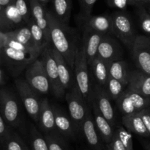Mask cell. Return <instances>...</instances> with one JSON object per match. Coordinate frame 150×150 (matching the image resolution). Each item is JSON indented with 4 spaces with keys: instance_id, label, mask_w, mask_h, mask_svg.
Returning <instances> with one entry per match:
<instances>
[{
    "instance_id": "obj_42",
    "label": "cell",
    "mask_w": 150,
    "mask_h": 150,
    "mask_svg": "<svg viewBox=\"0 0 150 150\" xmlns=\"http://www.w3.org/2000/svg\"><path fill=\"white\" fill-rule=\"evenodd\" d=\"M9 41L8 32H5L0 30V49L2 50L5 46H7V42Z\"/></svg>"
},
{
    "instance_id": "obj_38",
    "label": "cell",
    "mask_w": 150,
    "mask_h": 150,
    "mask_svg": "<svg viewBox=\"0 0 150 150\" xmlns=\"http://www.w3.org/2000/svg\"><path fill=\"white\" fill-rule=\"evenodd\" d=\"M0 23L2 25L3 28L4 29V32H6L13 30V28L15 27L10 23V21L8 20L7 16H6L5 8L3 7L1 4H0Z\"/></svg>"
},
{
    "instance_id": "obj_52",
    "label": "cell",
    "mask_w": 150,
    "mask_h": 150,
    "mask_svg": "<svg viewBox=\"0 0 150 150\" xmlns=\"http://www.w3.org/2000/svg\"><path fill=\"white\" fill-rule=\"evenodd\" d=\"M0 63H1V61H0Z\"/></svg>"
},
{
    "instance_id": "obj_16",
    "label": "cell",
    "mask_w": 150,
    "mask_h": 150,
    "mask_svg": "<svg viewBox=\"0 0 150 150\" xmlns=\"http://www.w3.org/2000/svg\"><path fill=\"white\" fill-rule=\"evenodd\" d=\"M52 53L57 62L59 76L62 85L65 91H67V90L70 89L74 85H76V77H75V74H73L74 71L71 69L64 57L55 48H54L53 46Z\"/></svg>"
},
{
    "instance_id": "obj_1",
    "label": "cell",
    "mask_w": 150,
    "mask_h": 150,
    "mask_svg": "<svg viewBox=\"0 0 150 150\" xmlns=\"http://www.w3.org/2000/svg\"><path fill=\"white\" fill-rule=\"evenodd\" d=\"M48 19L51 45L64 57L74 71L75 60L81 44L77 32L69 24L59 21L48 10Z\"/></svg>"
},
{
    "instance_id": "obj_53",
    "label": "cell",
    "mask_w": 150,
    "mask_h": 150,
    "mask_svg": "<svg viewBox=\"0 0 150 150\" xmlns=\"http://www.w3.org/2000/svg\"><path fill=\"white\" fill-rule=\"evenodd\" d=\"M51 1H52V0H51Z\"/></svg>"
},
{
    "instance_id": "obj_34",
    "label": "cell",
    "mask_w": 150,
    "mask_h": 150,
    "mask_svg": "<svg viewBox=\"0 0 150 150\" xmlns=\"http://www.w3.org/2000/svg\"><path fill=\"white\" fill-rule=\"evenodd\" d=\"M5 12L8 20L15 27L19 28L24 26V25H26V24L23 21V18L18 12L14 4H10V5L5 7Z\"/></svg>"
},
{
    "instance_id": "obj_11",
    "label": "cell",
    "mask_w": 150,
    "mask_h": 150,
    "mask_svg": "<svg viewBox=\"0 0 150 150\" xmlns=\"http://www.w3.org/2000/svg\"><path fill=\"white\" fill-rule=\"evenodd\" d=\"M111 99L107 94L105 88L95 82L92 86V101L96 104L103 116L115 128V112L111 104Z\"/></svg>"
},
{
    "instance_id": "obj_4",
    "label": "cell",
    "mask_w": 150,
    "mask_h": 150,
    "mask_svg": "<svg viewBox=\"0 0 150 150\" xmlns=\"http://www.w3.org/2000/svg\"><path fill=\"white\" fill-rule=\"evenodd\" d=\"M40 56L35 51H24L5 46L1 50V60L6 63L13 76H18L21 72Z\"/></svg>"
},
{
    "instance_id": "obj_44",
    "label": "cell",
    "mask_w": 150,
    "mask_h": 150,
    "mask_svg": "<svg viewBox=\"0 0 150 150\" xmlns=\"http://www.w3.org/2000/svg\"><path fill=\"white\" fill-rule=\"evenodd\" d=\"M142 145L145 150H150V143L146 141H142Z\"/></svg>"
},
{
    "instance_id": "obj_23",
    "label": "cell",
    "mask_w": 150,
    "mask_h": 150,
    "mask_svg": "<svg viewBox=\"0 0 150 150\" xmlns=\"http://www.w3.org/2000/svg\"><path fill=\"white\" fill-rule=\"evenodd\" d=\"M89 66L90 75L93 76L95 82L105 87L108 78L110 77V63L102 60L97 56Z\"/></svg>"
},
{
    "instance_id": "obj_45",
    "label": "cell",
    "mask_w": 150,
    "mask_h": 150,
    "mask_svg": "<svg viewBox=\"0 0 150 150\" xmlns=\"http://www.w3.org/2000/svg\"><path fill=\"white\" fill-rule=\"evenodd\" d=\"M150 3V0H139V4L138 6L139 5H146V4H148ZM137 6V7H138Z\"/></svg>"
},
{
    "instance_id": "obj_19",
    "label": "cell",
    "mask_w": 150,
    "mask_h": 150,
    "mask_svg": "<svg viewBox=\"0 0 150 150\" xmlns=\"http://www.w3.org/2000/svg\"><path fill=\"white\" fill-rule=\"evenodd\" d=\"M92 109V116L95 126L98 131L101 139L106 145L111 141L114 133V127L109 123L108 120L100 112L99 109L93 101H92L90 105Z\"/></svg>"
},
{
    "instance_id": "obj_37",
    "label": "cell",
    "mask_w": 150,
    "mask_h": 150,
    "mask_svg": "<svg viewBox=\"0 0 150 150\" xmlns=\"http://www.w3.org/2000/svg\"><path fill=\"white\" fill-rule=\"evenodd\" d=\"M97 1L98 0H79L81 10L79 19H84L92 15V9Z\"/></svg>"
},
{
    "instance_id": "obj_36",
    "label": "cell",
    "mask_w": 150,
    "mask_h": 150,
    "mask_svg": "<svg viewBox=\"0 0 150 150\" xmlns=\"http://www.w3.org/2000/svg\"><path fill=\"white\" fill-rule=\"evenodd\" d=\"M14 4L19 14L21 16L25 23L27 24L32 18V13H31L29 0H15Z\"/></svg>"
},
{
    "instance_id": "obj_2",
    "label": "cell",
    "mask_w": 150,
    "mask_h": 150,
    "mask_svg": "<svg viewBox=\"0 0 150 150\" xmlns=\"http://www.w3.org/2000/svg\"><path fill=\"white\" fill-rule=\"evenodd\" d=\"M74 74L76 86L90 107L92 101V87L90 82L89 64L86 60L84 46L82 41H81L75 60Z\"/></svg>"
},
{
    "instance_id": "obj_9",
    "label": "cell",
    "mask_w": 150,
    "mask_h": 150,
    "mask_svg": "<svg viewBox=\"0 0 150 150\" xmlns=\"http://www.w3.org/2000/svg\"><path fill=\"white\" fill-rule=\"evenodd\" d=\"M25 79L38 94H47L51 91L49 80L40 57L26 69Z\"/></svg>"
},
{
    "instance_id": "obj_27",
    "label": "cell",
    "mask_w": 150,
    "mask_h": 150,
    "mask_svg": "<svg viewBox=\"0 0 150 150\" xmlns=\"http://www.w3.org/2000/svg\"><path fill=\"white\" fill-rule=\"evenodd\" d=\"M130 71L127 68V64L125 60H120L110 63V76L123 83L128 85Z\"/></svg>"
},
{
    "instance_id": "obj_30",
    "label": "cell",
    "mask_w": 150,
    "mask_h": 150,
    "mask_svg": "<svg viewBox=\"0 0 150 150\" xmlns=\"http://www.w3.org/2000/svg\"><path fill=\"white\" fill-rule=\"evenodd\" d=\"M29 139L32 150H49L48 143L42 132H40L34 124H31Z\"/></svg>"
},
{
    "instance_id": "obj_50",
    "label": "cell",
    "mask_w": 150,
    "mask_h": 150,
    "mask_svg": "<svg viewBox=\"0 0 150 150\" xmlns=\"http://www.w3.org/2000/svg\"><path fill=\"white\" fill-rule=\"evenodd\" d=\"M0 30H1V31H3V32H4V28H3L2 25L1 24V23H0Z\"/></svg>"
},
{
    "instance_id": "obj_47",
    "label": "cell",
    "mask_w": 150,
    "mask_h": 150,
    "mask_svg": "<svg viewBox=\"0 0 150 150\" xmlns=\"http://www.w3.org/2000/svg\"><path fill=\"white\" fill-rule=\"evenodd\" d=\"M38 1H39V2H40L42 5L45 6H45H46V4H48L49 1H51V0H38Z\"/></svg>"
},
{
    "instance_id": "obj_32",
    "label": "cell",
    "mask_w": 150,
    "mask_h": 150,
    "mask_svg": "<svg viewBox=\"0 0 150 150\" xmlns=\"http://www.w3.org/2000/svg\"><path fill=\"white\" fill-rule=\"evenodd\" d=\"M49 150H67L64 138L58 132L44 135Z\"/></svg>"
},
{
    "instance_id": "obj_13",
    "label": "cell",
    "mask_w": 150,
    "mask_h": 150,
    "mask_svg": "<svg viewBox=\"0 0 150 150\" xmlns=\"http://www.w3.org/2000/svg\"><path fill=\"white\" fill-rule=\"evenodd\" d=\"M79 23L82 25L83 30L94 31L104 35H114L112 18L109 15H90L79 19Z\"/></svg>"
},
{
    "instance_id": "obj_21",
    "label": "cell",
    "mask_w": 150,
    "mask_h": 150,
    "mask_svg": "<svg viewBox=\"0 0 150 150\" xmlns=\"http://www.w3.org/2000/svg\"><path fill=\"white\" fill-rule=\"evenodd\" d=\"M127 88L150 98V75L139 69L130 71Z\"/></svg>"
},
{
    "instance_id": "obj_26",
    "label": "cell",
    "mask_w": 150,
    "mask_h": 150,
    "mask_svg": "<svg viewBox=\"0 0 150 150\" xmlns=\"http://www.w3.org/2000/svg\"><path fill=\"white\" fill-rule=\"evenodd\" d=\"M8 35L9 37L12 39L16 40V41L29 47L31 49L38 51L41 54V51H40L37 48L36 44L32 38V33H31V31L27 24L10 31L8 32Z\"/></svg>"
},
{
    "instance_id": "obj_3",
    "label": "cell",
    "mask_w": 150,
    "mask_h": 150,
    "mask_svg": "<svg viewBox=\"0 0 150 150\" xmlns=\"http://www.w3.org/2000/svg\"><path fill=\"white\" fill-rule=\"evenodd\" d=\"M64 98L68 107L69 115L78 133H81L83 121L90 107L81 94L76 85L66 91Z\"/></svg>"
},
{
    "instance_id": "obj_15",
    "label": "cell",
    "mask_w": 150,
    "mask_h": 150,
    "mask_svg": "<svg viewBox=\"0 0 150 150\" xmlns=\"http://www.w3.org/2000/svg\"><path fill=\"white\" fill-rule=\"evenodd\" d=\"M55 119L56 129L59 133L65 139L74 140L76 138L78 132L74 126L70 115L56 105H53Z\"/></svg>"
},
{
    "instance_id": "obj_31",
    "label": "cell",
    "mask_w": 150,
    "mask_h": 150,
    "mask_svg": "<svg viewBox=\"0 0 150 150\" xmlns=\"http://www.w3.org/2000/svg\"><path fill=\"white\" fill-rule=\"evenodd\" d=\"M127 86V85L126 84L123 83L121 81L117 80L110 76L104 88L106 90L107 94H108L110 98L117 101L119 97L124 92Z\"/></svg>"
},
{
    "instance_id": "obj_25",
    "label": "cell",
    "mask_w": 150,
    "mask_h": 150,
    "mask_svg": "<svg viewBox=\"0 0 150 150\" xmlns=\"http://www.w3.org/2000/svg\"><path fill=\"white\" fill-rule=\"evenodd\" d=\"M52 10L54 16L62 23L69 24L72 11V0H52Z\"/></svg>"
},
{
    "instance_id": "obj_24",
    "label": "cell",
    "mask_w": 150,
    "mask_h": 150,
    "mask_svg": "<svg viewBox=\"0 0 150 150\" xmlns=\"http://www.w3.org/2000/svg\"><path fill=\"white\" fill-rule=\"evenodd\" d=\"M122 124L129 132H133L144 138H150L149 132L139 112L132 114L123 115L122 117Z\"/></svg>"
},
{
    "instance_id": "obj_28",
    "label": "cell",
    "mask_w": 150,
    "mask_h": 150,
    "mask_svg": "<svg viewBox=\"0 0 150 150\" xmlns=\"http://www.w3.org/2000/svg\"><path fill=\"white\" fill-rule=\"evenodd\" d=\"M27 26H29V29H30L32 38H33L34 41H35V44H36L37 48H38V49L40 51L42 52L43 49L48 44H51V43H48L46 38H45V35L44 34L43 31L38 26V24L36 23L35 19L32 17L31 18L29 21L27 23Z\"/></svg>"
},
{
    "instance_id": "obj_8",
    "label": "cell",
    "mask_w": 150,
    "mask_h": 150,
    "mask_svg": "<svg viewBox=\"0 0 150 150\" xmlns=\"http://www.w3.org/2000/svg\"><path fill=\"white\" fill-rule=\"evenodd\" d=\"M40 58L45 67L50 83L51 92L58 99H62L65 95V90L63 88L59 76L57 62L52 53V46L48 44L41 52Z\"/></svg>"
},
{
    "instance_id": "obj_41",
    "label": "cell",
    "mask_w": 150,
    "mask_h": 150,
    "mask_svg": "<svg viewBox=\"0 0 150 150\" xmlns=\"http://www.w3.org/2000/svg\"><path fill=\"white\" fill-rule=\"evenodd\" d=\"M150 136V107L139 112Z\"/></svg>"
},
{
    "instance_id": "obj_43",
    "label": "cell",
    "mask_w": 150,
    "mask_h": 150,
    "mask_svg": "<svg viewBox=\"0 0 150 150\" xmlns=\"http://www.w3.org/2000/svg\"><path fill=\"white\" fill-rule=\"evenodd\" d=\"M14 1L15 0H0V4L5 8L7 6L14 4Z\"/></svg>"
},
{
    "instance_id": "obj_20",
    "label": "cell",
    "mask_w": 150,
    "mask_h": 150,
    "mask_svg": "<svg viewBox=\"0 0 150 150\" xmlns=\"http://www.w3.org/2000/svg\"><path fill=\"white\" fill-rule=\"evenodd\" d=\"M104 34L90 30H83L82 43L85 49L88 64H90L98 56V48Z\"/></svg>"
},
{
    "instance_id": "obj_5",
    "label": "cell",
    "mask_w": 150,
    "mask_h": 150,
    "mask_svg": "<svg viewBox=\"0 0 150 150\" xmlns=\"http://www.w3.org/2000/svg\"><path fill=\"white\" fill-rule=\"evenodd\" d=\"M111 18L114 35L130 50L138 35L131 18L123 10L114 13Z\"/></svg>"
},
{
    "instance_id": "obj_39",
    "label": "cell",
    "mask_w": 150,
    "mask_h": 150,
    "mask_svg": "<svg viewBox=\"0 0 150 150\" xmlns=\"http://www.w3.org/2000/svg\"><path fill=\"white\" fill-rule=\"evenodd\" d=\"M11 129L9 128V125L6 123L0 112V144H1L5 141Z\"/></svg>"
},
{
    "instance_id": "obj_6",
    "label": "cell",
    "mask_w": 150,
    "mask_h": 150,
    "mask_svg": "<svg viewBox=\"0 0 150 150\" xmlns=\"http://www.w3.org/2000/svg\"><path fill=\"white\" fill-rule=\"evenodd\" d=\"M18 94L22 104L28 115L35 121H39L42 99H40L38 93L28 83L26 79H17L15 81Z\"/></svg>"
},
{
    "instance_id": "obj_33",
    "label": "cell",
    "mask_w": 150,
    "mask_h": 150,
    "mask_svg": "<svg viewBox=\"0 0 150 150\" xmlns=\"http://www.w3.org/2000/svg\"><path fill=\"white\" fill-rule=\"evenodd\" d=\"M116 101H117V107H118L120 111L123 115H128L132 114V113H138L126 89L125 90L122 94L119 97V99Z\"/></svg>"
},
{
    "instance_id": "obj_40",
    "label": "cell",
    "mask_w": 150,
    "mask_h": 150,
    "mask_svg": "<svg viewBox=\"0 0 150 150\" xmlns=\"http://www.w3.org/2000/svg\"><path fill=\"white\" fill-rule=\"evenodd\" d=\"M107 3L110 7L120 10H125L127 6L129 5L127 0H107Z\"/></svg>"
},
{
    "instance_id": "obj_12",
    "label": "cell",
    "mask_w": 150,
    "mask_h": 150,
    "mask_svg": "<svg viewBox=\"0 0 150 150\" xmlns=\"http://www.w3.org/2000/svg\"><path fill=\"white\" fill-rule=\"evenodd\" d=\"M123 49L118 41L111 35H104L100 44L98 57L108 63L122 60Z\"/></svg>"
},
{
    "instance_id": "obj_46",
    "label": "cell",
    "mask_w": 150,
    "mask_h": 150,
    "mask_svg": "<svg viewBox=\"0 0 150 150\" xmlns=\"http://www.w3.org/2000/svg\"><path fill=\"white\" fill-rule=\"evenodd\" d=\"M128 3L130 5H134L137 7L138 4H139V0H127Z\"/></svg>"
},
{
    "instance_id": "obj_29",
    "label": "cell",
    "mask_w": 150,
    "mask_h": 150,
    "mask_svg": "<svg viewBox=\"0 0 150 150\" xmlns=\"http://www.w3.org/2000/svg\"><path fill=\"white\" fill-rule=\"evenodd\" d=\"M1 146L4 150H30L23 140L12 129Z\"/></svg>"
},
{
    "instance_id": "obj_7",
    "label": "cell",
    "mask_w": 150,
    "mask_h": 150,
    "mask_svg": "<svg viewBox=\"0 0 150 150\" xmlns=\"http://www.w3.org/2000/svg\"><path fill=\"white\" fill-rule=\"evenodd\" d=\"M0 112L10 126L18 128L21 124V109L18 101L13 92L0 88Z\"/></svg>"
},
{
    "instance_id": "obj_10",
    "label": "cell",
    "mask_w": 150,
    "mask_h": 150,
    "mask_svg": "<svg viewBox=\"0 0 150 150\" xmlns=\"http://www.w3.org/2000/svg\"><path fill=\"white\" fill-rule=\"evenodd\" d=\"M130 51L138 69L150 75V36L138 35Z\"/></svg>"
},
{
    "instance_id": "obj_18",
    "label": "cell",
    "mask_w": 150,
    "mask_h": 150,
    "mask_svg": "<svg viewBox=\"0 0 150 150\" xmlns=\"http://www.w3.org/2000/svg\"><path fill=\"white\" fill-rule=\"evenodd\" d=\"M38 123H39L41 132L43 135L58 132L56 129L53 105L50 104L49 101L46 98L42 99Z\"/></svg>"
},
{
    "instance_id": "obj_49",
    "label": "cell",
    "mask_w": 150,
    "mask_h": 150,
    "mask_svg": "<svg viewBox=\"0 0 150 150\" xmlns=\"http://www.w3.org/2000/svg\"><path fill=\"white\" fill-rule=\"evenodd\" d=\"M145 7H146V9L147 10V11L149 12V13L150 14V3L148 4H146V5H144Z\"/></svg>"
},
{
    "instance_id": "obj_35",
    "label": "cell",
    "mask_w": 150,
    "mask_h": 150,
    "mask_svg": "<svg viewBox=\"0 0 150 150\" xmlns=\"http://www.w3.org/2000/svg\"><path fill=\"white\" fill-rule=\"evenodd\" d=\"M137 16L141 29L144 33L150 35V14L145 6L139 5L137 7Z\"/></svg>"
},
{
    "instance_id": "obj_17",
    "label": "cell",
    "mask_w": 150,
    "mask_h": 150,
    "mask_svg": "<svg viewBox=\"0 0 150 150\" xmlns=\"http://www.w3.org/2000/svg\"><path fill=\"white\" fill-rule=\"evenodd\" d=\"M106 150H133V139L130 132L122 125L114 128L111 141L105 145Z\"/></svg>"
},
{
    "instance_id": "obj_51",
    "label": "cell",
    "mask_w": 150,
    "mask_h": 150,
    "mask_svg": "<svg viewBox=\"0 0 150 150\" xmlns=\"http://www.w3.org/2000/svg\"><path fill=\"white\" fill-rule=\"evenodd\" d=\"M0 61H2V60H1V50L0 49Z\"/></svg>"
},
{
    "instance_id": "obj_48",
    "label": "cell",
    "mask_w": 150,
    "mask_h": 150,
    "mask_svg": "<svg viewBox=\"0 0 150 150\" xmlns=\"http://www.w3.org/2000/svg\"><path fill=\"white\" fill-rule=\"evenodd\" d=\"M3 82V72L1 70V67H0V85H1Z\"/></svg>"
},
{
    "instance_id": "obj_14",
    "label": "cell",
    "mask_w": 150,
    "mask_h": 150,
    "mask_svg": "<svg viewBox=\"0 0 150 150\" xmlns=\"http://www.w3.org/2000/svg\"><path fill=\"white\" fill-rule=\"evenodd\" d=\"M81 133L91 150H106L105 144L101 139L94 122L91 107L88 110L87 115L83 121Z\"/></svg>"
},
{
    "instance_id": "obj_22",
    "label": "cell",
    "mask_w": 150,
    "mask_h": 150,
    "mask_svg": "<svg viewBox=\"0 0 150 150\" xmlns=\"http://www.w3.org/2000/svg\"><path fill=\"white\" fill-rule=\"evenodd\" d=\"M32 13V17L35 19L38 26L42 29L48 43H51L49 24L48 19V10L38 0H29Z\"/></svg>"
}]
</instances>
